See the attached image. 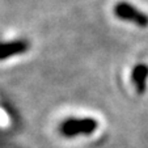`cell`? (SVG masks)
Listing matches in <instances>:
<instances>
[{
  "label": "cell",
  "mask_w": 148,
  "mask_h": 148,
  "mask_svg": "<svg viewBox=\"0 0 148 148\" xmlns=\"http://www.w3.org/2000/svg\"><path fill=\"white\" fill-rule=\"evenodd\" d=\"M98 129L95 118H68L59 125V132L64 138H75L79 135H92Z\"/></svg>",
  "instance_id": "1"
},
{
  "label": "cell",
  "mask_w": 148,
  "mask_h": 148,
  "mask_svg": "<svg viewBox=\"0 0 148 148\" xmlns=\"http://www.w3.org/2000/svg\"><path fill=\"white\" fill-rule=\"evenodd\" d=\"M114 14L122 21H127L139 28L148 26V14L127 1H119L114 7Z\"/></svg>",
  "instance_id": "2"
},
{
  "label": "cell",
  "mask_w": 148,
  "mask_h": 148,
  "mask_svg": "<svg viewBox=\"0 0 148 148\" xmlns=\"http://www.w3.org/2000/svg\"><path fill=\"white\" fill-rule=\"evenodd\" d=\"M30 47L26 39H14V41L0 42V60H5L12 56L25 54Z\"/></svg>",
  "instance_id": "3"
},
{
  "label": "cell",
  "mask_w": 148,
  "mask_h": 148,
  "mask_svg": "<svg viewBox=\"0 0 148 148\" xmlns=\"http://www.w3.org/2000/svg\"><path fill=\"white\" fill-rule=\"evenodd\" d=\"M131 81L134 84V88L139 95L147 90V81H148V66L144 63H138L134 66L131 71Z\"/></svg>",
  "instance_id": "4"
}]
</instances>
